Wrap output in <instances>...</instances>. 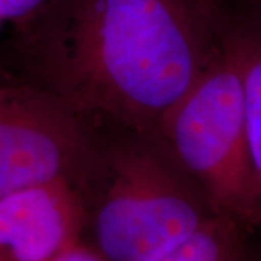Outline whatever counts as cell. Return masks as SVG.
Instances as JSON below:
<instances>
[{
	"mask_svg": "<svg viewBox=\"0 0 261 261\" xmlns=\"http://www.w3.org/2000/svg\"><path fill=\"white\" fill-rule=\"evenodd\" d=\"M51 261H109L96 247L83 243L82 240L68 245Z\"/></svg>",
	"mask_w": 261,
	"mask_h": 261,
	"instance_id": "cell-9",
	"label": "cell"
},
{
	"mask_svg": "<svg viewBox=\"0 0 261 261\" xmlns=\"http://www.w3.org/2000/svg\"><path fill=\"white\" fill-rule=\"evenodd\" d=\"M244 229L232 218L215 214L186 241L148 261H241Z\"/></svg>",
	"mask_w": 261,
	"mask_h": 261,
	"instance_id": "cell-6",
	"label": "cell"
},
{
	"mask_svg": "<svg viewBox=\"0 0 261 261\" xmlns=\"http://www.w3.org/2000/svg\"><path fill=\"white\" fill-rule=\"evenodd\" d=\"M231 39L243 73L248 141L261 196V37L244 35Z\"/></svg>",
	"mask_w": 261,
	"mask_h": 261,
	"instance_id": "cell-7",
	"label": "cell"
},
{
	"mask_svg": "<svg viewBox=\"0 0 261 261\" xmlns=\"http://www.w3.org/2000/svg\"><path fill=\"white\" fill-rule=\"evenodd\" d=\"M159 130L196 178L215 214L261 226V196L252 166L243 73L232 39L164 116Z\"/></svg>",
	"mask_w": 261,
	"mask_h": 261,
	"instance_id": "cell-2",
	"label": "cell"
},
{
	"mask_svg": "<svg viewBox=\"0 0 261 261\" xmlns=\"http://www.w3.org/2000/svg\"><path fill=\"white\" fill-rule=\"evenodd\" d=\"M5 22L2 20V18H0V28H2V25H3ZM0 80H2V70H0Z\"/></svg>",
	"mask_w": 261,
	"mask_h": 261,
	"instance_id": "cell-10",
	"label": "cell"
},
{
	"mask_svg": "<svg viewBox=\"0 0 261 261\" xmlns=\"http://www.w3.org/2000/svg\"><path fill=\"white\" fill-rule=\"evenodd\" d=\"M84 224V202L71 180L0 196V261H51L82 240Z\"/></svg>",
	"mask_w": 261,
	"mask_h": 261,
	"instance_id": "cell-5",
	"label": "cell"
},
{
	"mask_svg": "<svg viewBox=\"0 0 261 261\" xmlns=\"http://www.w3.org/2000/svg\"><path fill=\"white\" fill-rule=\"evenodd\" d=\"M90 154L80 113L61 97L0 80V196L56 180L75 183Z\"/></svg>",
	"mask_w": 261,
	"mask_h": 261,
	"instance_id": "cell-4",
	"label": "cell"
},
{
	"mask_svg": "<svg viewBox=\"0 0 261 261\" xmlns=\"http://www.w3.org/2000/svg\"><path fill=\"white\" fill-rule=\"evenodd\" d=\"M51 0H0V18L16 27L34 18Z\"/></svg>",
	"mask_w": 261,
	"mask_h": 261,
	"instance_id": "cell-8",
	"label": "cell"
},
{
	"mask_svg": "<svg viewBox=\"0 0 261 261\" xmlns=\"http://www.w3.org/2000/svg\"><path fill=\"white\" fill-rule=\"evenodd\" d=\"M218 0H51L18 25L39 87L77 113L159 130L219 53Z\"/></svg>",
	"mask_w": 261,
	"mask_h": 261,
	"instance_id": "cell-1",
	"label": "cell"
},
{
	"mask_svg": "<svg viewBox=\"0 0 261 261\" xmlns=\"http://www.w3.org/2000/svg\"><path fill=\"white\" fill-rule=\"evenodd\" d=\"M195 193L149 151L123 148L94 214L96 248L109 261H148L170 251L212 218Z\"/></svg>",
	"mask_w": 261,
	"mask_h": 261,
	"instance_id": "cell-3",
	"label": "cell"
}]
</instances>
